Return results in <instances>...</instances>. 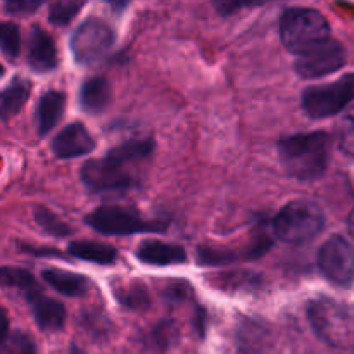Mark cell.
Masks as SVG:
<instances>
[{
    "mask_svg": "<svg viewBox=\"0 0 354 354\" xmlns=\"http://www.w3.org/2000/svg\"><path fill=\"white\" fill-rule=\"evenodd\" d=\"M154 152V140L128 138L116 147L109 149L104 158L92 159L82 168V182L93 192H114L137 187V168L147 161Z\"/></svg>",
    "mask_w": 354,
    "mask_h": 354,
    "instance_id": "obj_1",
    "label": "cell"
},
{
    "mask_svg": "<svg viewBox=\"0 0 354 354\" xmlns=\"http://www.w3.org/2000/svg\"><path fill=\"white\" fill-rule=\"evenodd\" d=\"M330 137L325 131L296 133L279 142V158L283 169L301 182L318 180L328 166Z\"/></svg>",
    "mask_w": 354,
    "mask_h": 354,
    "instance_id": "obj_2",
    "label": "cell"
},
{
    "mask_svg": "<svg viewBox=\"0 0 354 354\" xmlns=\"http://www.w3.org/2000/svg\"><path fill=\"white\" fill-rule=\"evenodd\" d=\"M325 227V214L317 203L296 199L280 209L273 220V234L286 244L301 245L313 241Z\"/></svg>",
    "mask_w": 354,
    "mask_h": 354,
    "instance_id": "obj_3",
    "label": "cell"
},
{
    "mask_svg": "<svg viewBox=\"0 0 354 354\" xmlns=\"http://www.w3.org/2000/svg\"><path fill=\"white\" fill-rule=\"evenodd\" d=\"M280 38L286 48L303 54L330 38V24L324 14L310 7H290L280 17Z\"/></svg>",
    "mask_w": 354,
    "mask_h": 354,
    "instance_id": "obj_4",
    "label": "cell"
},
{
    "mask_svg": "<svg viewBox=\"0 0 354 354\" xmlns=\"http://www.w3.org/2000/svg\"><path fill=\"white\" fill-rule=\"evenodd\" d=\"M310 324L328 344L344 348L354 337V313L346 304L330 297H318L308 308Z\"/></svg>",
    "mask_w": 354,
    "mask_h": 354,
    "instance_id": "obj_5",
    "label": "cell"
},
{
    "mask_svg": "<svg viewBox=\"0 0 354 354\" xmlns=\"http://www.w3.org/2000/svg\"><path fill=\"white\" fill-rule=\"evenodd\" d=\"M90 228L104 235H131L162 232L168 223L162 220H149L138 211L121 206H102L85 216Z\"/></svg>",
    "mask_w": 354,
    "mask_h": 354,
    "instance_id": "obj_6",
    "label": "cell"
},
{
    "mask_svg": "<svg viewBox=\"0 0 354 354\" xmlns=\"http://www.w3.org/2000/svg\"><path fill=\"white\" fill-rule=\"evenodd\" d=\"M353 99L354 73H349L327 85L308 86L303 92L301 102H303V109L308 116L322 120V118L341 113Z\"/></svg>",
    "mask_w": 354,
    "mask_h": 354,
    "instance_id": "obj_7",
    "label": "cell"
},
{
    "mask_svg": "<svg viewBox=\"0 0 354 354\" xmlns=\"http://www.w3.org/2000/svg\"><path fill=\"white\" fill-rule=\"evenodd\" d=\"M116 35L113 28L100 17H88L71 35L73 57L78 64L88 66L99 62L114 45Z\"/></svg>",
    "mask_w": 354,
    "mask_h": 354,
    "instance_id": "obj_8",
    "label": "cell"
},
{
    "mask_svg": "<svg viewBox=\"0 0 354 354\" xmlns=\"http://www.w3.org/2000/svg\"><path fill=\"white\" fill-rule=\"evenodd\" d=\"M318 268L325 279L339 287L354 283V248L341 235L328 239L318 251Z\"/></svg>",
    "mask_w": 354,
    "mask_h": 354,
    "instance_id": "obj_9",
    "label": "cell"
},
{
    "mask_svg": "<svg viewBox=\"0 0 354 354\" xmlns=\"http://www.w3.org/2000/svg\"><path fill=\"white\" fill-rule=\"evenodd\" d=\"M346 64V50L341 41L328 40L315 45L310 50L303 52L294 61V69L304 80L322 78L325 75L337 71Z\"/></svg>",
    "mask_w": 354,
    "mask_h": 354,
    "instance_id": "obj_10",
    "label": "cell"
},
{
    "mask_svg": "<svg viewBox=\"0 0 354 354\" xmlns=\"http://www.w3.org/2000/svg\"><path fill=\"white\" fill-rule=\"evenodd\" d=\"M95 149V140L82 123H71L62 128L52 140V152L59 159L85 156Z\"/></svg>",
    "mask_w": 354,
    "mask_h": 354,
    "instance_id": "obj_11",
    "label": "cell"
},
{
    "mask_svg": "<svg viewBox=\"0 0 354 354\" xmlns=\"http://www.w3.org/2000/svg\"><path fill=\"white\" fill-rule=\"evenodd\" d=\"M28 64L37 73H50L59 64L54 38L40 26L31 28L28 37Z\"/></svg>",
    "mask_w": 354,
    "mask_h": 354,
    "instance_id": "obj_12",
    "label": "cell"
},
{
    "mask_svg": "<svg viewBox=\"0 0 354 354\" xmlns=\"http://www.w3.org/2000/svg\"><path fill=\"white\" fill-rule=\"evenodd\" d=\"M135 256L138 261L147 266H173L183 265L187 261V252L182 245L168 244L154 239L142 242L135 251Z\"/></svg>",
    "mask_w": 354,
    "mask_h": 354,
    "instance_id": "obj_13",
    "label": "cell"
},
{
    "mask_svg": "<svg viewBox=\"0 0 354 354\" xmlns=\"http://www.w3.org/2000/svg\"><path fill=\"white\" fill-rule=\"evenodd\" d=\"M28 303L31 304L35 322L38 328L45 332H57L66 324V308L59 301L52 297L44 296V292H37L28 297Z\"/></svg>",
    "mask_w": 354,
    "mask_h": 354,
    "instance_id": "obj_14",
    "label": "cell"
},
{
    "mask_svg": "<svg viewBox=\"0 0 354 354\" xmlns=\"http://www.w3.org/2000/svg\"><path fill=\"white\" fill-rule=\"evenodd\" d=\"M66 109V95L59 90H48L40 97L37 104V130L40 137L50 133L55 124L64 116Z\"/></svg>",
    "mask_w": 354,
    "mask_h": 354,
    "instance_id": "obj_15",
    "label": "cell"
},
{
    "mask_svg": "<svg viewBox=\"0 0 354 354\" xmlns=\"http://www.w3.org/2000/svg\"><path fill=\"white\" fill-rule=\"evenodd\" d=\"M111 102V85L104 76H92L80 86V107L88 114L106 111Z\"/></svg>",
    "mask_w": 354,
    "mask_h": 354,
    "instance_id": "obj_16",
    "label": "cell"
},
{
    "mask_svg": "<svg viewBox=\"0 0 354 354\" xmlns=\"http://www.w3.org/2000/svg\"><path fill=\"white\" fill-rule=\"evenodd\" d=\"M41 279L55 289L57 292L69 297H82L88 292L90 280L85 275H80L75 272H66L61 268H45L41 272Z\"/></svg>",
    "mask_w": 354,
    "mask_h": 354,
    "instance_id": "obj_17",
    "label": "cell"
},
{
    "mask_svg": "<svg viewBox=\"0 0 354 354\" xmlns=\"http://www.w3.org/2000/svg\"><path fill=\"white\" fill-rule=\"evenodd\" d=\"M68 252L76 259L95 263V265H114L118 259L116 248L97 241H75L68 245Z\"/></svg>",
    "mask_w": 354,
    "mask_h": 354,
    "instance_id": "obj_18",
    "label": "cell"
},
{
    "mask_svg": "<svg viewBox=\"0 0 354 354\" xmlns=\"http://www.w3.org/2000/svg\"><path fill=\"white\" fill-rule=\"evenodd\" d=\"M30 93H31L30 80L21 78V76L10 80V83L3 88L2 95H0V114H2V120L7 121L9 118H12L14 114L19 113L21 107L26 104Z\"/></svg>",
    "mask_w": 354,
    "mask_h": 354,
    "instance_id": "obj_19",
    "label": "cell"
},
{
    "mask_svg": "<svg viewBox=\"0 0 354 354\" xmlns=\"http://www.w3.org/2000/svg\"><path fill=\"white\" fill-rule=\"evenodd\" d=\"M114 294L120 304L127 310H145L149 306V292L144 283L128 282L121 287L114 286Z\"/></svg>",
    "mask_w": 354,
    "mask_h": 354,
    "instance_id": "obj_20",
    "label": "cell"
},
{
    "mask_svg": "<svg viewBox=\"0 0 354 354\" xmlns=\"http://www.w3.org/2000/svg\"><path fill=\"white\" fill-rule=\"evenodd\" d=\"M2 283L6 287H14V289H19L21 292H24L26 299L33 294L40 292V286L35 280V277L31 275L28 270L23 268H10V266H3L2 268Z\"/></svg>",
    "mask_w": 354,
    "mask_h": 354,
    "instance_id": "obj_21",
    "label": "cell"
},
{
    "mask_svg": "<svg viewBox=\"0 0 354 354\" xmlns=\"http://www.w3.org/2000/svg\"><path fill=\"white\" fill-rule=\"evenodd\" d=\"M335 140L344 154L354 158V106L349 107L335 127Z\"/></svg>",
    "mask_w": 354,
    "mask_h": 354,
    "instance_id": "obj_22",
    "label": "cell"
},
{
    "mask_svg": "<svg viewBox=\"0 0 354 354\" xmlns=\"http://www.w3.org/2000/svg\"><path fill=\"white\" fill-rule=\"evenodd\" d=\"M2 354H37V344L26 332L12 330L2 339Z\"/></svg>",
    "mask_w": 354,
    "mask_h": 354,
    "instance_id": "obj_23",
    "label": "cell"
},
{
    "mask_svg": "<svg viewBox=\"0 0 354 354\" xmlns=\"http://www.w3.org/2000/svg\"><path fill=\"white\" fill-rule=\"evenodd\" d=\"M35 220H37L38 227L41 230H45L50 235H55V237H66V235L73 234V228L66 225L57 214L48 211L47 207H37L35 209Z\"/></svg>",
    "mask_w": 354,
    "mask_h": 354,
    "instance_id": "obj_24",
    "label": "cell"
},
{
    "mask_svg": "<svg viewBox=\"0 0 354 354\" xmlns=\"http://www.w3.org/2000/svg\"><path fill=\"white\" fill-rule=\"evenodd\" d=\"M83 6H85V2H71V0L50 3V7H48V21L55 26H66V24L75 19V16Z\"/></svg>",
    "mask_w": 354,
    "mask_h": 354,
    "instance_id": "obj_25",
    "label": "cell"
},
{
    "mask_svg": "<svg viewBox=\"0 0 354 354\" xmlns=\"http://www.w3.org/2000/svg\"><path fill=\"white\" fill-rule=\"evenodd\" d=\"M0 47L7 59H17L21 52V33L14 23H2L0 26Z\"/></svg>",
    "mask_w": 354,
    "mask_h": 354,
    "instance_id": "obj_26",
    "label": "cell"
},
{
    "mask_svg": "<svg viewBox=\"0 0 354 354\" xmlns=\"http://www.w3.org/2000/svg\"><path fill=\"white\" fill-rule=\"evenodd\" d=\"M40 6V0H16V2H7L6 10L9 14H16V16H24V14L35 12Z\"/></svg>",
    "mask_w": 354,
    "mask_h": 354,
    "instance_id": "obj_27",
    "label": "cell"
},
{
    "mask_svg": "<svg viewBox=\"0 0 354 354\" xmlns=\"http://www.w3.org/2000/svg\"><path fill=\"white\" fill-rule=\"evenodd\" d=\"M348 227H349V234H351V237L354 239V209L351 211V214H349Z\"/></svg>",
    "mask_w": 354,
    "mask_h": 354,
    "instance_id": "obj_28",
    "label": "cell"
},
{
    "mask_svg": "<svg viewBox=\"0 0 354 354\" xmlns=\"http://www.w3.org/2000/svg\"><path fill=\"white\" fill-rule=\"evenodd\" d=\"M69 354H85V353H83L80 348H76V346H71V351H69Z\"/></svg>",
    "mask_w": 354,
    "mask_h": 354,
    "instance_id": "obj_29",
    "label": "cell"
}]
</instances>
